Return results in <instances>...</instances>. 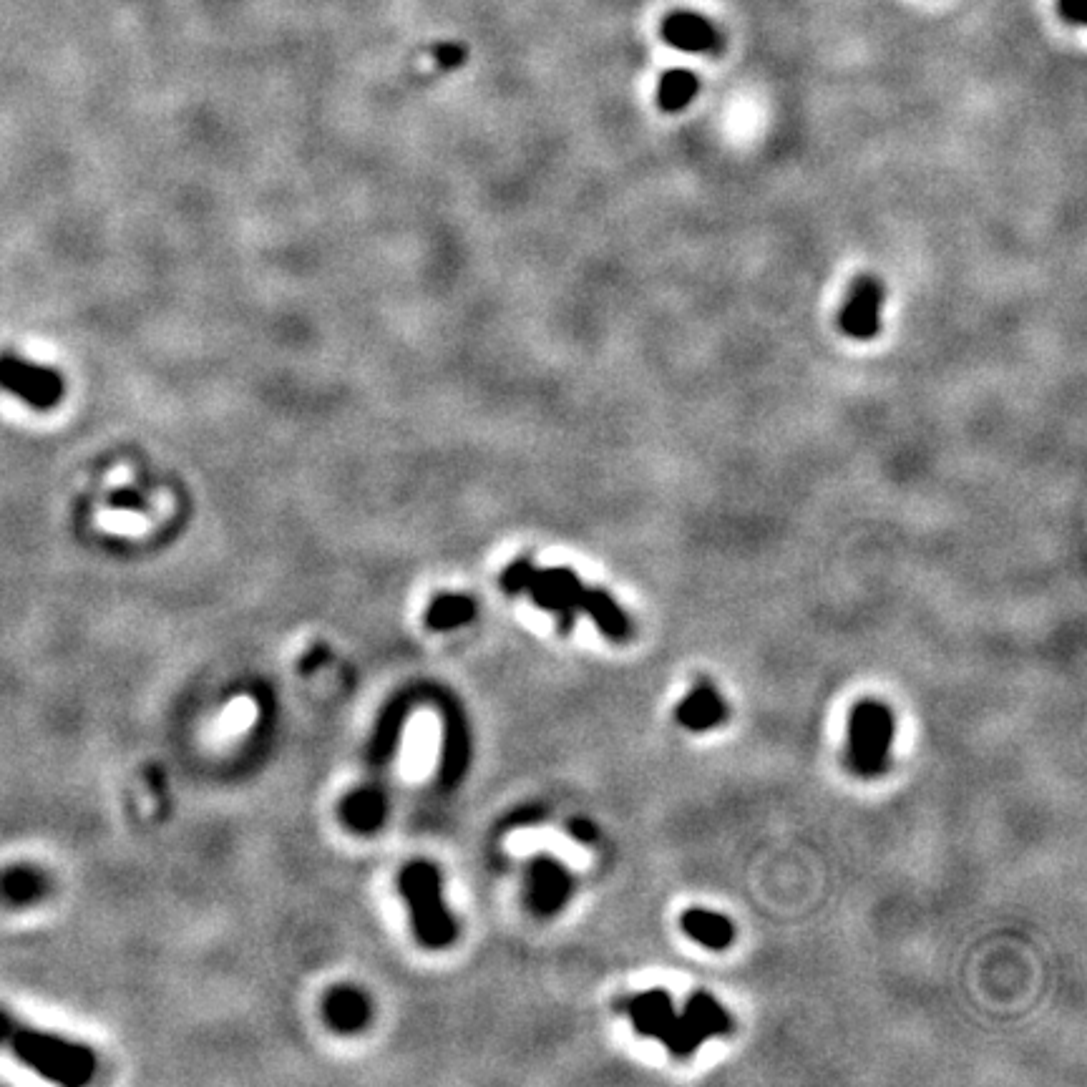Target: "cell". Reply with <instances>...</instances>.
<instances>
[{
    "label": "cell",
    "instance_id": "obj_1",
    "mask_svg": "<svg viewBox=\"0 0 1087 1087\" xmlns=\"http://www.w3.org/2000/svg\"><path fill=\"white\" fill-rule=\"evenodd\" d=\"M0 1045L11 1050L23 1065L58 1085H86L96 1072V1055L89 1047L21 1025L6 1012H0Z\"/></svg>",
    "mask_w": 1087,
    "mask_h": 1087
},
{
    "label": "cell",
    "instance_id": "obj_2",
    "mask_svg": "<svg viewBox=\"0 0 1087 1087\" xmlns=\"http://www.w3.org/2000/svg\"><path fill=\"white\" fill-rule=\"evenodd\" d=\"M398 891L411 911L413 934L426 949H446L456 942L458 926L441 896V874L431 861H411L398 874Z\"/></svg>",
    "mask_w": 1087,
    "mask_h": 1087
},
{
    "label": "cell",
    "instance_id": "obj_3",
    "mask_svg": "<svg viewBox=\"0 0 1087 1087\" xmlns=\"http://www.w3.org/2000/svg\"><path fill=\"white\" fill-rule=\"evenodd\" d=\"M894 713L879 700H861L848 720V765L853 773L876 778L889 768Z\"/></svg>",
    "mask_w": 1087,
    "mask_h": 1087
},
{
    "label": "cell",
    "instance_id": "obj_4",
    "mask_svg": "<svg viewBox=\"0 0 1087 1087\" xmlns=\"http://www.w3.org/2000/svg\"><path fill=\"white\" fill-rule=\"evenodd\" d=\"M730 1032H733V1020L720 1007L718 999L705 992H697L690 997L685 1012L677 1015L675 1025H672L670 1035L662 1040V1045L667 1047L670 1055L690 1057L705 1040L730 1035Z\"/></svg>",
    "mask_w": 1087,
    "mask_h": 1087
},
{
    "label": "cell",
    "instance_id": "obj_5",
    "mask_svg": "<svg viewBox=\"0 0 1087 1087\" xmlns=\"http://www.w3.org/2000/svg\"><path fill=\"white\" fill-rule=\"evenodd\" d=\"M521 592L529 594L531 602L539 609H547V612L557 614L559 630L572 632L574 622H577V614L582 612L587 587L567 567H534L529 572V577H526Z\"/></svg>",
    "mask_w": 1087,
    "mask_h": 1087
},
{
    "label": "cell",
    "instance_id": "obj_6",
    "mask_svg": "<svg viewBox=\"0 0 1087 1087\" xmlns=\"http://www.w3.org/2000/svg\"><path fill=\"white\" fill-rule=\"evenodd\" d=\"M0 388L26 401L36 411H51L63 398V378L51 368L33 365L16 355H0Z\"/></svg>",
    "mask_w": 1087,
    "mask_h": 1087
},
{
    "label": "cell",
    "instance_id": "obj_7",
    "mask_svg": "<svg viewBox=\"0 0 1087 1087\" xmlns=\"http://www.w3.org/2000/svg\"><path fill=\"white\" fill-rule=\"evenodd\" d=\"M881 305H884V285H881L879 277H856L841 307V315H838L841 333L853 340L874 338L881 330Z\"/></svg>",
    "mask_w": 1087,
    "mask_h": 1087
},
{
    "label": "cell",
    "instance_id": "obj_8",
    "mask_svg": "<svg viewBox=\"0 0 1087 1087\" xmlns=\"http://www.w3.org/2000/svg\"><path fill=\"white\" fill-rule=\"evenodd\" d=\"M574 891V879L567 866L552 856H536L529 864V891L526 901L536 916H554L564 909Z\"/></svg>",
    "mask_w": 1087,
    "mask_h": 1087
},
{
    "label": "cell",
    "instance_id": "obj_9",
    "mask_svg": "<svg viewBox=\"0 0 1087 1087\" xmlns=\"http://www.w3.org/2000/svg\"><path fill=\"white\" fill-rule=\"evenodd\" d=\"M660 36L667 46L685 53L723 51V33L705 16L692 11H675L662 21Z\"/></svg>",
    "mask_w": 1087,
    "mask_h": 1087
},
{
    "label": "cell",
    "instance_id": "obj_10",
    "mask_svg": "<svg viewBox=\"0 0 1087 1087\" xmlns=\"http://www.w3.org/2000/svg\"><path fill=\"white\" fill-rule=\"evenodd\" d=\"M471 758V740L469 725L456 705H446V718H443V748L441 763H438V786L456 788V783L466 775Z\"/></svg>",
    "mask_w": 1087,
    "mask_h": 1087
},
{
    "label": "cell",
    "instance_id": "obj_11",
    "mask_svg": "<svg viewBox=\"0 0 1087 1087\" xmlns=\"http://www.w3.org/2000/svg\"><path fill=\"white\" fill-rule=\"evenodd\" d=\"M625 1012L630 1015L637 1035L652 1037L657 1042H662L670 1035L672 1025L677 1020V1012L672 1007V997L665 989H650V992L637 994L630 1002H625Z\"/></svg>",
    "mask_w": 1087,
    "mask_h": 1087
},
{
    "label": "cell",
    "instance_id": "obj_12",
    "mask_svg": "<svg viewBox=\"0 0 1087 1087\" xmlns=\"http://www.w3.org/2000/svg\"><path fill=\"white\" fill-rule=\"evenodd\" d=\"M323 1012L325 1020H328V1025L335 1032L353 1035V1032H360L370 1022L373 1004H370L368 994L363 989L353 987V984H340V987L330 989L325 994Z\"/></svg>",
    "mask_w": 1087,
    "mask_h": 1087
},
{
    "label": "cell",
    "instance_id": "obj_13",
    "mask_svg": "<svg viewBox=\"0 0 1087 1087\" xmlns=\"http://www.w3.org/2000/svg\"><path fill=\"white\" fill-rule=\"evenodd\" d=\"M677 723L687 730H695V733H705V730H713L728 718V708H725L723 697L718 695L713 685L708 682H700L695 690L687 697H682V703L677 705Z\"/></svg>",
    "mask_w": 1087,
    "mask_h": 1087
},
{
    "label": "cell",
    "instance_id": "obj_14",
    "mask_svg": "<svg viewBox=\"0 0 1087 1087\" xmlns=\"http://www.w3.org/2000/svg\"><path fill=\"white\" fill-rule=\"evenodd\" d=\"M385 813H388V793L373 791L368 786H360L340 803V821L353 833L363 836H370L383 826Z\"/></svg>",
    "mask_w": 1087,
    "mask_h": 1087
},
{
    "label": "cell",
    "instance_id": "obj_15",
    "mask_svg": "<svg viewBox=\"0 0 1087 1087\" xmlns=\"http://www.w3.org/2000/svg\"><path fill=\"white\" fill-rule=\"evenodd\" d=\"M680 926L692 942L703 944L705 949H728L735 939V926L728 916L705 909H687L680 916Z\"/></svg>",
    "mask_w": 1087,
    "mask_h": 1087
},
{
    "label": "cell",
    "instance_id": "obj_16",
    "mask_svg": "<svg viewBox=\"0 0 1087 1087\" xmlns=\"http://www.w3.org/2000/svg\"><path fill=\"white\" fill-rule=\"evenodd\" d=\"M582 612H587L589 617L594 619V625H597L599 632H602L604 637H609V640L614 642L630 640L632 635L630 617L619 609V604L614 602L612 594L604 592V589L587 587Z\"/></svg>",
    "mask_w": 1087,
    "mask_h": 1087
},
{
    "label": "cell",
    "instance_id": "obj_17",
    "mask_svg": "<svg viewBox=\"0 0 1087 1087\" xmlns=\"http://www.w3.org/2000/svg\"><path fill=\"white\" fill-rule=\"evenodd\" d=\"M48 891L46 876L38 869L31 866H18V869H8L6 874L0 876V899L8 901V904L26 906L33 901L43 899Z\"/></svg>",
    "mask_w": 1087,
    "mask_h": 1087
},
{
    "label": "cell",
    "instance_id": "obj_18",
    "mask_svg": "<svg viewBox=\"0 0 1087 1087\" xmlns=\"http://www.w3.org/2000/svg\"><path fill=\"white\" fill-rule=\"evenodd\" d=\"M700 91V79L695 73L687 71V68H672V71L662 73L660 84H657V106L667 114H677V111L687 109L692 104V99Z\"/></svg>",
    "mask_w": 1087,
    "mask_h": 1087
},
{
    "label": "cell",
    "instance_id": "obj_19",
    "mask_svg": "<svg viewBox=\"0 0 1087 1087\" xmlns=\"http://www.w3.org/2000/svg\"><path fill=\"white\" fill-rule=\"evenodd\" d=\"M476 617V602L466 594H438L426 609V625L431 630H453Z\"/></svg>",
    "mask_w": 1087,
    "mask_h": 1087
},
{
    "label": "cell",
    "instance_id": "obj_20",
    "mask_svg": "<svg viewBox=\"0 0 1087 1087\" xmlns=\"http://www.w3.org/2000/svg\"><path fill=\"white\" fill-rule=\"evenodd\" d=\"M531 569H534V562H531V559H516V562L509 564V567L504 569V574H501V589H504L506 594H521Z\"/></svg>",
    "mask_w": 1087,
    "mask_h": 1087
},
{
    "label": "cell",
    "instance_id": "obj_21",
    "mask_svg": "<svg viewBox=\"0 0 1087 1087\" xmlns=\"http://www.w3.org/2000/svg\"><path fill=\"white\" fill-rule=\"evenodd\" d=\"M1085 6L1087 0H1057V11H1060L1062 21H1067L1070 26L1085 23Z\"/></svg>",
    "mask_w": 1087,
    "mask_h": 1087
},
{
    "label": "cell",
    "instance_id": "obj_22",
    "mask_svg": "<svg viewBox=\"0 0 1087 1087\" xmlns=\"http://www.w3.org/2000/svg\"><path fill=\"white\" fill-rule=\"evenodd\" d=\"M463 58H466V51H463L461 46H456V43H443V46L436 51L438 66H443V68L461 66Z\"/></svg>",
    "mask_w": 1087,
    "mask_h": 1087
},
{
    "label": "cell",
    "instance_id": "obj_23",
    "mask_svg": "<svg viewBox=\"0 0 1087 1087\" xmlns=\"http://www.w3.org/2000/svg\"><path fill=\"white\" fill-rule=\"evenodd\" d=\"M141 496L134 494V491H119V494L111 496V506L114 509H129V511H139L141 509Z\"/></svg>",
    "mask_w": 1087,
    "mask_h": 1087
},
{
    "label": "cell",
    "instance_id": "obj_24",
    "mask_svg": "<svg viewBox=\"0 0 1087 1087\" xmlns=\"http://www.w3.org/2000/svg\"><path fill=\"white\" fill-rule=\"evenodd\" d=\"M569 831H572V836L579 838V841H594V836H597V833H594L592 823L579 821V818H577V821L569 823Z\"/></svg>",
    "mask_w": 1087,
    "mask_h": 1087
}]
</instances>
